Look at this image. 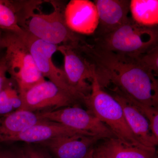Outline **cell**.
<instances>
[{
    "mask_svg": "<svg viewBox=\"0 0 158 158\" xmlns=\"http://www.w3.org/2000/svg\"><path fill=\"white\" fill-rule=\"evenodd\" d=\"M77 47L93 65L105 91L117 90L136 101L158 107V79L137 59L99 48L87 38Z\"/></svg>",
    "mask_w": 158,
    "mask_h": 158,
    "instance_id": "6da1fadb",
    "label": "cell"
},
{
    "mask_svg": "<svg viewBox=\"0 0 158 158\" xmlns=\"http://www.w3.org/2000/svg\"><path fill=\"white\" fill-rule=\"evenodd\" d=\"M91 36L88 40L98 47L134 59L158 45L157 26H141L131 17L123 25L110 33Z\"/></svg>",
    "mask_w": 158,
    "mask_h": 158,
    "instance_id": "7a4b0ae2",
    "label": "cell"
},
{
    "mask_svg": "<svg viewBox=\"0 0 158 158\" xmlns=\"http://www.w3.org/2000/svg\"><path fill=\"white\" fill-rule=\"evenodd\" d=\"M90 93L84 98L87 110L99 119L116 138L127 144L146 148L133 134L125 118L121 106L111 94L100 86L94 73Z\"/></svg>",
    "mask_w": 158,
    "mask_h": 158,
    "instance_id": "3957f363",
    "label": "cell"
},
{
    "mask_svg": "<svg viewBox=\"0 0 158 158\" xmlns=\"http://www.w3.org/2000/svg\"><path fill=\"white\" fill-rule=\"evenodd\" d=\"M4 40L6 48L4 58L7 73L17 84L20 94L45 81L20 36L4 31Z\"/></svg>",
    "mask_w": 158,
    "mask_h": 158,
    "instance_id": "277c9868",
    "label": "cell"
},
{
    "mask_svg": "<svg viewBox=\"0 0 158 158\" xmlns=\"http://www.w3.org/2000/svg\"><path fill=\"white\" fill-rule=\"evenodd\" d=\"M53 11L48 14L34 13L26 23L24 30L34 37L56 45L77 46L85 40L83 35L72 31L65 22V2L49 1Z\"/></svg>",
    "mask_w": 158,
    "mask_h": 158,
    "instance_id": "5b68a950",
    "label": "cell"
},
{
    "mask_svg": "<svg viewBox=\"0 0 158 158\" xmlns=\"http://www.w3.org/2000/svg\"><path fill=\"white\" fill-rule=\"evenodd\" d=\"M21 96L22 103L19 110L34 113L50 112L75 105H83L81 100L46 80L21 94Z\"/></svg>",
    "mask_w": 158,
    "mask_h": 158,
    "instance_id": "8992f818",
    "label": "cell"
},
{
    "mask_svg": "<svg viewBox=\"0 0 158 158\" xmlns=\"http://www.w3.org/2000/svg\"><path fill=\"white\" fill-rule=\"evenodd\" d=\"M20 36L31 52L38 70L44 78L49 79V81L83 102L84 97L69 85L64 71L57 67L53 62L52 57L58 51L59 46L38 39L26 31Z\"/></svg>",
    "mask_w": 158,
    "mask_h": 158,
    "instance_id": "52a82bcc",
    "label": "cell"
},
{
    "mask_svg": "<svg viewBox=\"0 0 158 158\" xmlns=\"http://www.w3.org/2000/svg\"><path fill=\"white\" fill-rule=\"evenodd\" d=\"M39 113L41 118L45 120L58 123L102 138L116 137L106 125L88 110L82 108L81 105Z\"/></svg>",
    "mask_w": 158,
    "mask_h": 158,
    "instance_id": "ba28073f",
    "label": "cell"
},
{
    "mask_svg": "<svg viewBox=\"0 0 158 158\" xmlns=\"http://www.w3.org/2000/svg\"><path fill=\"white\" fill-rule=\"evenodd\" d=\"M58 51L64 56V71L69 85L84 98L88 96L91 91L94 75L93 65L77 46L59 45Z\"/></svg>",
    "mask_w": 158,
    "mask_h": 158,
    "instance_id": "9c48e42d",
    "label": "cell"
},
{
    "mask_svg": "<svg viewBox=\"0 0 158 158\" xmlns=\"http://www.w3.org/2000/svg\"><path fill=\"white\" fill-rule=\"evenodd\" d=\"M45 1L0 0V29L22 35L26 23Z\"/></svg>",
    "mask_w": 158,
    "mask_h": 158,
    "instance_id": "30bf717a",
    "label": "cell"
},
{
    "mask_svg": "<svg viewBox=\"0 0 158 158\" xmlns=\"http://www.w3.org/2000/svg\"><path fill=\"white\" fill-rule=\"evenodd\" d=\"M102 139L98 136L77 134L59 136L39 144L54 158H83Z\"/></svg>",
    "mask_w": 158,
    "mask_h": 158,
    "instance_id": "8fae6325",
    "label": "cell"
},
{
    "mask_svg": "<svg viewBox=\"0 0 158 158\" xmlns=\"http://www.w3.org/2000/svg\"><path fill=\"white\" fill-rule=\"evenodd\" d=\"M121 106L125 118L138 141L145 147L156 148L158 139L153 134L146 117L131 99L118 90L108 91Z\"/></svg>",
    "mask_w": 158,
    "mask_h": 158,
    "instance_id": "7c38bea8",
    "label": "cell"
},
{
    "mask_svg": "<svg viewBox=\"0 0 158 158\" xmlns=\"http://www.w3.org/2000/svg\"><path fill=\"white\" fill-rule=\"evenodd\" d=\"M64 14L67 26L76 34L91 36L98 27L96 6L89 0H71L65 6Z\"/></svg>",
    "mask_w": 158,
    "mask_h": 158,
    "instance_id": "4fadbf2b",
    "label": "cell"
},
{
    "mask_svg": "<svg viewBox=\"0 0 158 158\" xmlns=\"http://www.w3.org/2000/svg\"><path fill=\"white\" fill-rule=\"evenodd\" d=\"M98 15V25L93 36L108 34L129 20L130 1L95 0Z\"/></svg>",
    "mask_w": 158,
    "mask_h": 158,
    "instance_id": "5bb4252c",
    "label": "cell"
},
{
    "mask_svg": "<svg viewBox=\"0 0 158 158\" xmlns=\"http://www.w3.org/2000/svg\"><path fill=\"white\" fill-rule=\"evenodd\" d=\"M94 135L67 127L58 123L45 120L28 128L22 132L3 138L0 143L13 141H22L28 144H40L52 138L60 136L77 135Z\"/></svg>",
    "mask_w": 158,
    "mask_h": 158,
    "instance_id": "9a60e30c",
    "label": "cell"
},
{
    "mask_svg": "<svg viewBox=\"0 0 158 158\" xmlns=\"http://www.w3.org/2000/svg\"><path fill=\"white\" fill-rule=\"evenodd\" d=\"M99 158H158L156 149H146L126 144L116 137L100 140L94 147Z\"/></svg>",
    "mask_w": 158,
    "mask_h": 158,
    "instance_id": "2e32d148",
    "label": "cell"
},
{
    "mask_svg": "<svg viewBox=\"0 0 158 158\" xmlns=\"http://www.w3.org/2000/svg\"><path fill=\"white\" fill-rule=\"evenodd\" d=\"M39 113L19 110L0 117V141L3 138L22 132L45 121Z\"/></svg>",
    "mask_w": 158,
    "mask_h": 158,
    "instance_id": "e0dca14e",
    "label": "cell"
},
{
    "mask_svg": "<svg viewBox=\"0 0 158 158\" xmlns=\"http://www.w3.org/2000/svg\"><path fill=\"white\" fill-rule=\"evenodd\" d=\"M130 12L132 19L138 24L147 27L157 26V0L130 1Z\"/></svg>",
    "mask_w": 158,
    "mask_h": 158,
    "instance_id": "ac0fdd59",
    "label": "cell"
},
{
    "mask_svg": "<svg viewBox=\"0 0 158 158\" xmlns=\"http://www.w3.org/2000/svg\"><path fill=\"white\" fill-rule=\"evenodd\" d=\"M22 103L17 84L14 80L9 78L0 94V117L19 110Z\"/></svg>",
    "mask_w": 158,
    "mask_h": 158,
    "instance_id": "d6986e66",
    "label": "cell"
},
{
    "mask_svg": "<svg viewBox=\"0 0 158 158\" xmlns=\"http://www.w3.org/2000/svg\"><path fill=\"white\" fill-rule=\"evenodd\" d=\"M137 60L140 65L151 72L155 76H158V45L140 55Z\"/></svg>",
    "mask_w": 158,
    "mask_h": 158,
    "instance_id": "ffe728a7",
    "label": "cell"
},
{
    "mask_svg": "<svg viewBox=\"0 0 158 158\" xmlns=\"http://www.w3.org/2000/svg\"><path fill=\"white\" fill-rule=\"evenodd\" d=\"M127 97L147 118L150 124L153 134L156 138H158V107L144 104L136 101L129 97Z\"/></svg>",
    "mask_w": 158,
    "mask_h": 158,
    "instance_id": "44dd1931",
    "label": "cell"
},
{
    "mask_svg": "<svg viewBox=\"0 0 158 158\" xmlns=\"http://www.w3.org/2000/svg\"><path fill=\"white\" fill-rule=\"evenodd\" d=\"M25 158H54L48 150L28 144L23 148Z\"/></svg>",
    "mask_w": 158,
    "mask_h": 158,
    "instance_id": "7402d4cb",
    "label": "cell"
},
{
    "mask_svg": "<svg viewBox=\"0 0 158 158\" xmlns=\"http://www.w3.org/2000/svg\"><path fill=\"white\" fill-rule=\"evenodd\" d=\"M0 158H25L23 149H0Z\"/></svg>",
    "mask_w": 158,
    "mask_h": 158,
    "instance_id": "603a6c76",
    "label": "cell"
},
{
    "mask_svg": "<svg viewBox=\"0 0 158 158\" xmlns=\"http://www.w3.org/2000/svg\"><path fill=\"white\" fill-rule=\"evenodd\" d=\"M7 69L4 57L0 60V94L9 78L7 77Z\"/></svg>",
    "mask_w": 158,
    "mask_h": 158,
    "instance_id": "cb8c5ba5",
    "label": "cell"
},
{
    "mask_svg": "<svg viewBox=\"0 0 158 158\" xmlns=\"http://www.w3.org/2000/svg\"><path fill=\"white\" fill-rule=\"evenodd\" d=\"M4 31L0 29V60L4 57L6 48L4 40Z\"/></svg>",
    "mask_w": 158,
    "mask_h": 158,
    "instance_id": "d4e9b609",
    "label": "cell"
},
{
    "mask_svg": "<svg viewBox=\"0 0 158 158\" xmlns=\"http://www.w3.org/2000/svg\"><path fill=\"white\" fill-rule=\"evenodd\" d=\"M83 158H94V148L90 150L88 154Z\"/></svg>",
    "mask_w": 158,
    "mask_h": 158,
    "instance_id": "484cf974",
    "label": "cell"
},
{
    "mask_svg": "<svg viewBox=\"0 0 158 158\" xmlns=\"http://www.w3.org/2000/svg\"><path fill=\"white\" fill-rule=\"evenodd\" d=\"M94 158H99L97 157L94 156Z\"/></svg>",
    "mask_w": 158,
    "mask_h": 158,
    "instance_id": "4316f807",
    "label": "cell"
}]
</instances>
